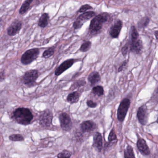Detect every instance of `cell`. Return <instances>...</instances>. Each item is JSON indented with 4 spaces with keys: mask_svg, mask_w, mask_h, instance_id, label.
<instances>
[{
    "mask_svg": "<svg viewBox=\"0 0 158 158\" xmlns=\"http://www.w3.org/2000/svg\"><path fill=\"white\" fill-rule=\"evenodd\" d=\"M13 117L18 123L23 125H27L32 122L34 115L29 109L22 107L17 108L14 111Z\"/></svg>",
    "mask_w": 158,
    "mask_h": 158,
    "instance_id": "obj_1",
    "label": "cell"
},
{
    "mask_svg": "<svg viewBox=\"0 0 158 158\" xmlns=\"http://www.w3.org/2000/svg\"><path fill=\"white\" fill-rule=\"evenodd\" d=\"M129 51L136 54H140L143 49V43L140 39L139 34L134 26L130 29V40H128Z\"/></svg>",
    "mask_w": 158,
    "mask_h": 158,
    "instance_id": "obj_2",
    "label": "cell"
},
{
    "mask_svg": "<svg viewBox=\"0 0 158 158\" xmlns=\"http://www.w3.org/2000/svg\"><path fill=\"white\" fill-rule=\"evenodd\" d=\"M110 19V15L107 13H103L95 16L90 22L89 31L91 34H98L102 29L103 24Z\"/></svg>",
    "mask_w": 158,
    "mask_h": 158,
    "instance_id": "obj_3",
    "label": "cell"
},
{
    "mask_svg": "<svg viewBox=\"0 0 158 158\" xmlns=\"http://www.w3.org/2000/svg\"><path fill=\"white\" fill-rule=\"evenodd\" d=\"M38 48H32L28 50L24 53L21 57V61L24 65H28L35 60L40 54Z\"/></svg>",
    "mask_w": 158,
    "mask_h": 158,
    "instance_id": "obj_4",
    "label": "cell"
},
{
    "mask_svg": "<svg viewBox=\"0 0 158 158\" xmlns=\"http://www.w3.org/2000/svg\"><path fill=\"white\" fill-rule=\"evenodd\" d=\"M130 100L127 98L123 99L121 102L117 110V118L120 122H123L124 120L128 109L130 107Z\"/></svg>",
    "mask_w": 158,
    "mask_h": 158,
    "instance_id": "obj_5",
    "label": "cell"
},
{
    "mask_svg": "<svg viewBox=\"0 0 158 158\" xmlns=\"http://www.w3.org/2000/svg\"><path fill=\"white\" fill-rule=\"evenodd\" d=\"M39 77L38 71L36 70H30L26 72L22 78V82L24 85L33 86Z\"/></svg>",
    "mask_w": 158,
    "mask_h": 158,
    "instance_id": "obj_6",
    "label": "cell"
},
{
    "mask_svg": "<svg viewBox=\"0 0 158 158\" xmlns=\"http://www.w3.org/2000/svg\"><path fill=\"white\" fill-rule=\"evenodd\" d=\"M96 15V13L93 11L86 12L79 15L73 24V27L75 29H80L84 24L87 21L90 20Z\"/></svg>",
    "mask_w": 158,
    "mask_h": 158,
    "instance_id": "obj_7",
    "label": "cell"
},
{
    "mask_svg": "<svg viewBox=\"0 0 158 158\" xmlns=\"http://www.w3.org/2000/svg\"><path fill=\"white\" fill-rule=\"evenodd\" d=\"M53 114L49 110H46L41 113L39 118V123L42 127H49L52 123Z\"/></svg>",
    "mask_w": 158,
    "mask_h": 158,
    "instance_id": "obj_8",
    "label": "cell"
},
{
    "mask_svg": "<svg viewBox=\"0 0 158 158\" xmlns=\"http://www.w3.org/2000/svg\"><path fill=\"white\" fill-rule=\"evenodd\" d=\"M59 120L60 123L61 127L63 130L69 131L72 127V122L70 116L66 113H62L59 115Z\"/></svg>",
    "mask_w": 158,
    "mask_h": 158,
    "instance_id": "obj_9",
    "label": "cell"
},
{
    "mask_svg": "<svg viewBox=\"0 0 158 158\" xmlns=\"http://www.w3.org/2000/svg\"><path fill=\"white\" fill-rule=\"evenodd\" d=\"M137 116L139 122L142 125H145L148 123V109L146 105L140 106L138 110Z\"/></svg>",
    "mask_w": 158,
    "mask_h": 158,
    "instance_id": "obj_10",
    "label": "cell"
},
{
    "mask_svg": "<svg viewBox=\"0 0 158 158\" xmlns=\"http://www.w3.org/2000/svg\"><path fill=\"white\" fill-rule=\"evenodd\" d=\"M76 61L75 59H69L63 62L55 70V75L57 76L60 75L66 70L71 68Z\"/></svg>",
    "mask_w": 158,
    "mask_h": 158,
    "instance_id": "obj_11",
    "label": "cell"
},
{
    "mask_svg": "<svg viewBox=\"0 0 158 158\" xmlns=\"http://www.w3.org/2000/svg\"><path fill=\"white\" fill-rule=\"evenodd\" d=\"M22 26L23 24L19 20H16L14 21L8 28V35L10 36H14L17 35L21 31Z\"/></svg>",
    "mask_w": 158,
    "mask_h": 158,
    "instance_id": "obj_12",
    "label": "cell"
},
{
    "mask_svg": "<svg viewBox=\"0 0 158 158\" xmlns=\"http://www.w3.org/2000/svg\"><path fill=\"white\" fill-rule=\"evenodd\" d=\"M123 23L121 20H118L110 27V35L113 38H117L121 33L123 27Z\"/></svg>",
    "mask_w": 158,
    "mask_h": 158,
    "instance_id": "obj_13",
    "label": "cell"
},
{
    "mask_svg": "<svg viewBox=\"0 0 158 158\" xmlns=\"http://www.w3.org/2000/svg\"><path fill=\"white\" fill-rule=\"evenodd\" d=\"M137 147L139 152L143 155H148L150 154L149 148L143 139L140 138L138 140Z\"/></svg>",
    "mask_w": 158,
    "mask_h": 158,
    "instance_id": "obj_14",
    "label": "cell"
},
{
    "mask_svg": "<svg viewBox=\"0 0 158 158\" xmlns=\"http://www.w3.org/2000/svg\"><path fill=\"white\" fill-rule=\"evenodd\" d=\"M81 130L84 133L90 132L96 129V125L91 121H87L83 122L80 125Z\"/></svg>",
    "mask_w": 158,
    "mask_h": 158,
    "instance_id": "obj_15",
    "label": "cell"
},
{
    "mask_svg": "<svg viewBox=\"0 0 158 158\" xmlns=\"http://www.w3.org/2000/svg\"><path fill=\"white\" fill-rule=\"evenodd\" d=\"M93 146L98 151H101L102 148V139L101 134L97 132L93 136Z\"/></svg>",
    "mask_w": 158,
    "mask_h": 158,
    "instance_id": "obj_16",
    "label": "cell"
},
{
    "mask_svg": "<svg viewBox=\"0 0 158 158\" xmlns=\"http://www.w3.org/2000/svg\"><path fill=\"white\" fill-rule=\"evenodd\" d=\"M88 79L91 85L93 86L99 83L101 80V77L98 72L94 71L89 75Z\"/></svg>",
    "mask_w": 158,
    "mask_h": 158,
    "instance_id": "obj_17",
    "label": "cell"
},
{
    "mask_svg": "<svg viewBox=\"0 0 158 158\" xmlns=\"http://www.w3.org/2000/svg\"><path fill=\"white\" fill-rule=\"evenodd\" d=\"M49 16L48 13L43 14L39 18L38 25L41 28H45L48 24Z\"/></svg>",
    "mask_w": 158,
    "mask_h": 158,
    "instance_id": "obj_18",
    "label": "cell"
},
{
    "mask_svg": "<svg viewBox=\"0 0 158 158\" xmlns=\"http://www.w3.org/2000/svg\"><path fill=\"white\" fill-rule=\"evenodd\" d=\"M80 94L77 91H74L68 95L67 100L71 103H77L79 101Z\"/></svg>",
    "mask_w": 158,
    "mask_h": 158,
    "instance_id": "obj_19",
    "label": "cell"
},
{
    "mask_svg": "<svg viewBox=\"0 0 158 158\" xmlns=\"http://www.w3.org/2000/svg\"><path fill=\"white\" fill-rule=\"evenodd\" d=\"M33 2V0H27V1H25L22 4L20 10H19L20 14L23 15L26 13L30 9V5L32 2Z\"/></svg>",
    "mask_w": 158,
    "mask_h": 158,
    "instance_id": "obj_20",
    "label": "cell"
},
{
    "mask_svg": "<svg viewBox=\"0 0 158 158\" xmlns=\"http://www.w3.org/2000/svg\"><path fill=\"white\" fill-rule=\"evenodd\" d=\"M150 22V19L149 17L148 16L143 17L141 18L138 22V27L139 29H144L148 27Z\"/></svg>",
    "mask_w": 158,
    "mask_h": 158,
    "instance_id": "obj_21",
    "label": "cell"
},
{
    "mask_svg": "<svg viewBox=\"0 0 158 158\" xmlns=\"http://www.w3.org/2000/svg\"><path fill=\"white\" fill-rule=\"evenodd\" d=\"M124 158H135L133 148L130 145H128L124 150Z\"/></svg>",
    "mask_w": 158,
    "mask_h": 158,
    "instance_id": "obj_22",
    "label": "cell"
},
{
    "mask_svg": "<svg viewBox=\"0 0 158 158\" xmlns=\"http://www.w3.org/2000/svg\"><path fill=\"white\" fill-rule=\"evenodd\" d=\"M92 93L98 97L103 96L104 94V89L102 86H97L93 87Z\"/></svg>",
    "mask_w": 158,
    "mask_h": 158,
    "instance_id": "obj_23",
    "label": "cell"
},
{
    "mask_svg": "<svg viewBox=\"0 0 158 158\" xmlns=\"http://www.w3.org/2000/svg\"><path fill=\"white\" fill-rule=\"evenodd\" d=\"M55 52V48L54 47H51L48 48L43 53V57L45 59H48L54 54Z\"/></svg>",
    "mask_w": 158,
    "mask_h": 158,
    "instance_id": "obj_24",
    "label": "cell"
},
{
    "mask_svg": "<svg viewBox=\"0 0 158 158\" xmlns=\"http://www.w3.org/2000/svg\"><path fill=\"white\" fill-rule=\"evenodd\" d=\"M91 47V43L90 41H87L84 42L81 45L80 48V51L82 52H85L90 50Z\"/></svg>",
    "mask_w": 158,
    "mask_h": 158,
    "instance_id": "obj_25",
    "label": "cell"
},
{
    "mask_svg": "<svg viewBox=\"0 0 158 158\" xmlns=\"http://www.w3.org/2000/svg\"><path fill=\"white\" fill-rule=\"evenodd\" d=\"M10 140L13 141H22L24 140V138L20 134H13L9 137Z\"/></svg>",
    "mask_w": 158,
    "mask_h": 158,
    "instance_id": "obj_26",
    "label": "cell"
},
{
    "mask_svg": "<svg viewBox=\"0 0 158 158\" xmlns=\"http://www.w3.org/2000/svg\"><path fill=\"white\" fill-rule=\"evenodd\" d=\"M72 153L68 150H64L58 154V158H70Z\"/></svg>",
    "mask_w": 158,
    "mask_h": 158,
    "instance_id": "obj_27",
    "label": "cell"
},
{
    "mask_svg": "<svg viewBox=\"0 0 158 158\" xmlns=\"http://www.w3.org/2000/svg\"><path fill=\"white\" fill-rule=\"evenodd\" d=\"M108 140H109V143H113L114 141H117V137H116V134L114 130L112 129L110 132L109 134V137H108Z\"/></svg>",
    "mask_w": 158,
    "mask_h": 158,
    "instance_id": "obj_28",
    "label": "cell"
},
{
    "mask_svg": "<svg viewBox=\"0 0 158 158\" xmlns=\"http://www.w3.org/2000/svg\"><path fill=\"white\" fill-rule=\"evenodd\" d=\"M129 51V43L127 41V43L121 49V52L123 57H126L127 55L128 52Z\"/></svg>",
    "mask_w": 158,
    "mask_h": 158,
    "instance_id": "obj_29",
    "label": "cell"
},
{
    "mask_svg": "<svg viewBox=\"0 0 158 158\" xmlns=\"http://www.w3.org/2000/svg\"><path fill=\"white\" fill-rule=\"evenodd\" d=\"M86 84V82L85 79H81L76 81L73 85V87L80 88L84 86Z\"/></svg>",
    "mask_w": 158,
    "mask_h": 158,
    "instance_id": "obj_30",
    "label": "cell"
},
{
    "mask_svg": "<svg viewBox=\"0 0 158 158\" xmlns=\"http://www.w3.org/2000/svg\"><path fill=\"white\" fill-rule=\"evenodd\" d=\"M91 9H92V7L89 4H85V5H83L80 8L78 12L80 13H85L86 12V11L91 10Z\"/></svg>",
    "mask_w": 158,
    "mask_h": 158,
    "instance_id": "obj_31",
    "label": "cell"
},
{
    "mask_svg": "<svg viewBox=\"0 0 158 158\" xmlns=\"http://www.w3.org/2000/svg\"><path fill=\"white\" fill-rule=\"evenodd\" d=\"M127 61L125 60L122 63L120 66H119V68L118 69V73L122 72V71L124 70L127 67Z\"/></svg>",
    "mask_w": 158,
    "mask_h": 158,
    "instance_id": "obj_32",
    "label": "cell"
},
{
    "mask_svg": "<svg viewBox=\"0 0 158 158\" xmlns=\"http://www.w3.org/2000/svg\"><path fill=\"white\" fill-rule=\"evenodd\" d=\"M87 105L89 107L91 108H95L97 107L98 104L96 102H94L92 100H88L87 101Z\"/></svg>",
    "mask_w": 158,
    "mask_h": 158,
    "instance_id": "obj_33",
    "label": "cell"
},
{
    "mask_svg": "<svg viewBox=\"0 0 158 158\" xmlns=\"http://www.w3.org/2000/svg\"><path fill=\"white\" fill-rule=\"evenodd\" d=\"M5 74L3 72H0V83L2 82L5 78Z\"/></svg>",
    "mask_w": 158,
    "mask_h": 158,
    "instance_id": "obj_34",
    "label": "cell"
},
{
    "mask_svg": "<svg viewBox=\"0 0 158 158\" xmlns=\"http://www.w3.org/2000/svg\"><path fill=\"white\" fill-rule=\"evenodd\" d=\"M3 27H4V22L1 18H0V32L3 29Z\"/></svg>",
    "mask_w": 158,
    "mask_h": 158,
    "instance_id": "obj_35",
    "label": "cell"
},
{
    "mask_svg": "<svg viewBox=\"0 0 158 158\" xmlns=\"http://www.w3.org/2000/svg\"><path fill=\"white\" fill-rule=\"evenodd\" d=\"M158 31L157 30H156V31H155V32H154V35H155V38H156V40L158 39Z\"/></svg>",
    "mask_w": 158,
    "mask_h": 158,
    "instance_id": "obj_36",
    "label": "cell"
}]
</instances>
